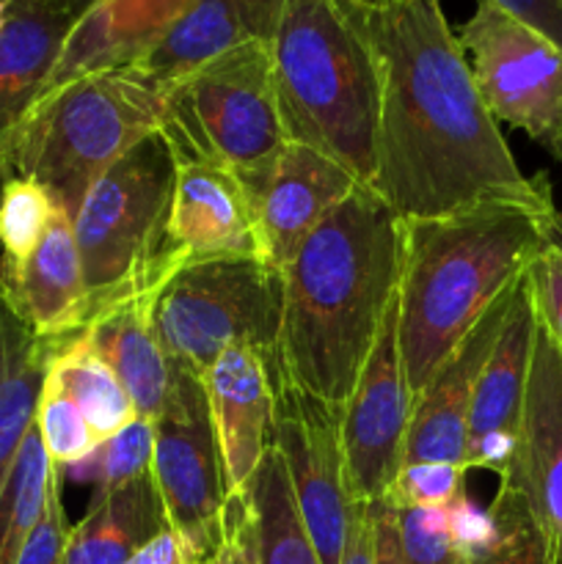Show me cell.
I'll return each instance as SVG.
<instances>
[{
    "label": "cell",
    "mask_w": 562,
    "mask_h": 564,
    "mask_svg": "<svg viewBox=\"0 0 562 564\" xmlns=\"http://www.w3.org/2000/svg\"><path fill=\"white\" fill-rule=\"evenodd\" d=\"M36 430L42 435L50 463L58 468L75 466L83 457L94 455L99 449L97 438H94L80 408L47 375H44L42 394H39Z\"/></svg>",
    "instance_id": "cell-31"
},
{
    "label": "cell",
    "mask_w": 562,
    "mask_h": 564,
    "mask_svg": "<svg viewBox=\"0 0 562 564\" xmlns=\"http://www.w3.org/2000/svg\"><path fill=\"white\" fill-rule=\"evenodd\" d=\"M154 427L152 419L136 416L125 430L99 446V477L97 494L121 488L132 479L152 471Z\"/></svg>",
    "instance_id": "cell-33"
},
{
    "label": "cell",
    "mask_w": 562,
    "mask_h": 564,
    "mask_svg": "<svg viewBox=\"0 0 562 564\" xmlns=\"http://www.w3.org/2000/svg\"><path fill=\"white\" fill-rule=\"evenodd\" d=\"M66 534H69V523H66L64 501H61V468L53 466L47 485V505H44L42 518L22 545L14 564H61L64 562Z\"/></svg>",
    "instance_id": "cell-36"
},
{
    "label": "cell",
    "mask_w": 562,
    "mask_h": 564,
    "mask_svg": "<svg viewBox=\"0 0 562 564\" xmlns=\"http://www.w3.org/2000/svg\"><path fill=\"white\" fill-rule=\"evenodd\" d=\"M554 240H562V215L521 204L406 220L397 336L413 400L490 303Z\"/></svg>",
    "instance_id": "cell-3"
},
{
    "label": "cell",
    "mask_w": 562,
    "mask_h": 564,
    "mask_svg": "<svg viewBox=\"0 0 562 564\" xmlns=\"http://www.w3.org/2000/svg\"><path fill=\"white\" fill-rule=\"evenodd\" d=\"M457 44L490 116L527 132L562 165V50L494 0H479Z\"/></svg>",
    "instance_id": "cell-10"
},
{
    "label": "cell",
    "mask_w": 562,
    "mask_h": 564,
    "mask_svg": "<svg viewBox=\"0 0 562 564\" xmlns=\"http://www.w3.org/2000/svg\"><path fill=\"white\" fill-rule=\"evenodd\" d=\"M466 468L455 463H406L397 471L386 499L395 507L433 510L450 507L466 490Z\"/></svg>",
    "instance_id": "cell-32"
},
{
    "label": "cell",
    "mask_w": 562,
    "mask_h": 564,
    "mask_svg": "<svg viewBox=\"0 0 562 564\" xmlns=\"http://www.w3.org/2000/svg\"><path fill=\"white\" fill-rule=\"evenodd\" d=\"M406 220L369 185L336 204L281 270L270 378L345 408L402 275Z\"/></svg>",
    "instance_id": "cell-2"
},
{
    "label": "cell",
    "mask_w": 562,
    "mask_h": 564,
    "mask_svg": "<svg viewBox=\"0 0 562 564\" xmlns=\"http://www.w3.org/2000/svg\"><path fill=\"white\" fill-rule=\"evenodd\" d=\"M446 510H450L452 543L461 551L463 562L474 560V556L483 554V551L494 543V518H490L488 510H479V505L468 499L466 490H463Z\"/></svg>",
    "instance_id": "cell-37"
},
{
    "label": "cell",
    "mask_w": 562,
    "mask_h": 564,
    "mask_svg": "<svg viewBox=\"0 0 562 564\" xmlns=\"http://www.w3.org/2000/svg\"><path fill=\"white\" fill-rule=\"evenodd\" d=\"M496 538L483 554L463 564H545V545L521 488L499 477V490L490 505Z\"/></svg>",
    "instance_id": "cell-30"
},
{
    "label": "cell",
    "mask_w": 562,
    "mask_h": 564,
    "mask_svg": "<svg viewBox=\"0 0 562 564\" xmlns=\"http://www.w3.org/2000/svg\"><path fill=\"white\" fill-rule=\"evenodd\" d=\"M75 22L44 0H9L0 31V149L36 105Z\"/></svg>",
    "instance_id": "cell-21"
},
{
    "label": "cell",
    "mask_w": 562,
    "mask_h": 564,
    "mask_svg": "<svg viewBox=\"0 0 562 564\" xmlns=\"http://www.w3.org/2000/svg\"><path fill=\"white\" fill-rule=\"evenodd\" d=\"M191 6L193 0H97L72 25L39 99L77 77L136 66L169 36Z\"/></svg>",
    "instance_id": "cell-17"
},
{
    "label": "cell",
    "mask_w": 562,
    "mask_h": 564,
    "mask_svg": "<svg viewBox=\"0 0 562 564\" xmlns=\"http://www.w3.org/2000/svg\"><path fill=\"white\" fill-rule=\"evenodd\" d=\"M251 510L257 564H323L295 507L284 460L273 444L242 490Z\"/></svg>",
    "instance_id": "cell-26"
},
{
    "label": "cell",
    "mask_w": 562,
    "mask_h": 564,
    "mask_svg": "<svg viewBox=\"0 0 562 564\" xmlns=\"http://www.w3.org/2000/svg\"><path fill=\"white\" fill-rule=\"evenodd\" d=\"M0 290H3V281H0Z\"/></svg>",
    "instance_id": "cell-46"
},
{
    "label": "cell",
    "mask_w": 562,
    "mask_h": 564,
    "mask_svg": "<svg viewBox=\"0 0 562 564\" xmlns=\"http://www.w3.org/2000/svg\"><path fill=\"white\" fill-rule=\"evenodd\" d=\"M397 523H400L406 564H463L461 551L452 543L446 507H433V510L397 507Z\"/></svg>",
    "instance_id": "cell-34"
},
{
    "label": "cell",
    "mask_w": 562,
    "mask_h": 564,
    "mask_svg": "<svg viewBox=\"0 0 562 564\" xmlns=\"http://www.w3.org/2000/svg\"><path fill=\"white\" fill-rule=\"evenodd\" d=\"M534 328H538V314H534L529 279L523 273L499 339L474 389L472 411H468V441L496 433V430L518 433L529 364H532Z\"/></svg>",
    "instance_id": "cell-24"
},
{
    "label": "cell",
    "mask_w": 562,
    "mask_h": 564,
    "mask_svg": "<svg viewBox=\"0 0 562 564\" xmlns=\"http://www.w3.org/2000/svg\"><path fill=\"white\" fill-rule=\"evenodd\" d=\"M152 479L165 521L191 562L224 551L231 490L202 375L171 364L165 400L152 419Z\"/></svg>",
    "instance_id": "cell-9"
},
{
    "label": "cell",
    "mask_w": 562,
    "mask_h": 564,
    "mask_svg": "<svg viewBox=\"0 0 562 564\" xmlns=\"http://www.w3.org/2000/svg\"><path fill=\"white\" fill-rule=\"evenodd\" d=\"M339 564H375L372 518H369V505H356V510H353L350 532H347L345 551H342Z\"/></svg>",
    "instance_id": "cell-41"
},
{
    "label": "cell",
    "mask_w": 562,
    "mask_h": 564,
    "mask_svg": "<svg viewBox=\"0 0 562 564\" xmlns=\"http://www.w3.org/2000/svg\"><path fill=\"white\" fill-rule=\"evenodd\" d=\"M165 529L171 527L149 471L94 496L91 510L69 527L61 564H125Z\"/></svg>",
    "instance_id": "cell-23"
},
{
    "label": "cell",
    "mask_w": 562,
    "mask_h": 564,
    "mask_svg": "<svg viewBox=\"0 0 562 564\" xmlns=\"http://www.w3.org/2000/svg\"><path fill=\"white\" fill-rule=\"evenodd\" d=\"M6 14H9V0H0V31H3Z\"/></svg>",
    "instance_id": "cell-45"
},
{
    "label": "cell",
    "mask_w": 562,
    "mask_h": 564,
    "mask_svg": "<svg viewBox=\"0 0 562 564\" xmlns=\"http://www.w3.org/2000/svg\"><path fill=\"white\" fill-rule=\"evenodd\" d=\"M47 378L55 380L58 389L80 408L99 446L138 416L121 380L105 358L91 350L83 334L58 345L50 358Z\"/></svg>",
    "instance_id": "cell-27"
},
{
    "label": "cell",
    "mask_w": 562,
    "mask_h": 564,
    "mask_svg": "<svg viewBox=\"0 0 562 564\" xmlns=\"http://www.w3.org/2000/svg\"><path fill=\"white\" fill-rule=\"evenodd\" d=\"M494 3L562 50V0H494Z\"/></svg>",
    "instance_id": "cell-38"
},
{
    "label": "cell",
    "mask_w": 562,
    "mask_h": 564,
    "mask_svg": "<svg viewBox=\"0 0 562 564\" xmlns=\"http://www.w3.org/2000/svg\"><path fill=\"white\" fill-rule=\"evenodd\" d=\"M163 94L141 72H97L39 99L0 149V176H25L75 218L94 182L160 130Z\"/></svg>",
    "instance_id": "cell-5"
},
{
    "label": "cell",
    "mask_w": 562,
    "mask_h": 564,
    "mask_svg": "<svg viewBox=\"0 0 562 564\" xmlns=\"http://www.w3.org/2000/svg\"><path fill=\"white\" fill-rule=\"evenodd\" d=\"M284 0H193L169 36L132 69L160 88L246 42H273Z\"/></svg>",
    "instance_id": "cell-20"
},
{
    "label": "cell",
    "mask_w": 562,
    "mask_h": 564,
    "mask_svg": "<svg viewBox=\"0 0 562 564\" xmlns=\"http://www.w3.org/2000/svg\"><path fill=\"white\" fill-rule=\"evenodd\" d=\"M50 463L36 422L17 449L0 488V564H14L47 505Z\"/></svg>",
    "instance_id": "cell-28"
},
{
    "label": "cell",
    "mask_w": 562,
    "mask_h": 564,
    "mask_svg": "<svg viewBox=\"0 0 562 564\" xmlns=\"http://www.w3.org/2000/svg\"><path fill=\"white\" fill-rule=\"evenodd\" d=\"M160 135L176 160L213 163L235 174L257 207L287 143L270 44L246 42L169 83Z\"/></svg>",
    "instance_id": "cell-7"
},
{
    "label": "cell",
    "mask_w": 562,
    "mask_h": 564,
    "mask_svg": "<svg viewBox=\"0 0 562 564\" xmlns=\"http://www.w3.org/2000/svg\"><path fill=\"white\" fill-rule=\"evenodd\" d=\"M176 158L152 132L91 185L75 224L91 319L130 297L160 292L185 262L171 248Z\"/></svg>",
    "instance_id": "cell-6"
},
{
    "label": "cell",
    "mask_w": 562,
    "mask_h": 564,
    "mask_svg": "<svg viewBox=\"0 0 562 564\" xmlns=\"http://www.w3.org/2000/svg\"><path fill=\"white\" fill-rule=\"evenodd\" d=\"M58 345L64 341H47L33 334L0 290V488L22 438L36 422L44 375Z\"/></svg>",
    "instance_id": "cell-25"
},
{
    "label": "cell",
    "mask_w": 562,
    "mask_h": 564,
    "mask_svg": "<svg viewBox=\"0 0 562 564\" xmlns=\"http://www.w3.org/2000/svg\"><path fill=\"white\" fill-rule=\"evenodd\" d=\"M47 6H53V9L64 11L66 17H72V20H80L83 14H86L88 9H91L97 0H44Z\"/></svg>",
    "instance_id": "cell-43"
},
{
    "label": "cell",
    "mask_w": 562,
    "mask_h": 564,
    "mask_svg": "<svg viewBox=\"0 0 562 564\" xmlns=\"http://www.w3.org/2000/svg\"><path fill=\"white\" fill-rule=\"evenodd\" d=\"M152 325L165 358L202 378L229 347H251L270 364L281 273L262 257L191 259L160 290Z\"/></svg>",
    "instance_id": "cell-8"
},
{
    "label": "cell",
    "mask_w": 562,
    "mask_h": 564,
    "mask_svg": "<svg viewBox=\"0 0 562 564\" xmlns=\"http://www.w3.org/2000/svg\"><path fill=\"white\" fill-rule=\"evenodd\" d=\"M361 182L325 154L287 141L257 204L262 259L284 270L325 215L345 202Z\"/></svg>",
    "instance_id": "cell-15"
},
{
    "label": "cell",
    "mask_w": 562,
    "mask_h": 564,
    "mask_svg": "<svg viewBox=\"0 0 562 564\" xmlns=\"http://www.w3.org/2000/svg\"><path fill=\"white\" fill-rule=\"evenodd\" d=\"M413 394L397 336V297L383 319L350 400L342 408V449L353 501L372 505L386 499L406 460Z\"/></svg>",
    "instance_id": "cell-12"
},
{
    "label": "cell",
    "mask_w": 562,
    "mask_h": 564,
    "mask_svg": "<svg viewBox=\"0 0 562 564\" xmlns=\"http://www.w3.org/2000/svg\"><path fill=\"white\" fill-rule=\"evenodd\" d=\"M187 564H226V545H224V551H220V554L207 556V560H198V562H187Z\"/></svg>",
    "instance_id": "cell-44"
},
{
    "label": "cell",
    "mask_w": 562,
    "mask_h": 564,
    "mask_svg": "<svg viewBox=\"0 0 562 564\" xmlns=\"http://www.w3.org/2000/svg\"><path fill=\"white\" fill-rule=\"evenodd\" d=\"M3 292L42 339L69 341L88 328L91 308L75 224L58 202L39 248L20 273L3 279Z\"/></svg>",
    "instance_id": "cell-19"
},
{
    "label": "cell",
    "mask_w": 562,
    "mask_h": 564,
    "mask_svg": "<svg viewBox=\"0 0 562 564\" xmlns=\"http://www.w3.org/2000/svg\"><path fill=\"white\" fill-rule=\"evenodd\" d=\"M380 77L372 191L402 220L479 204L556 209L543 176H523L485 108L439 0H342Z\"/></svg>",
    "instance_id": "cell-1"
},
{
    "label": "cell",
    "mask_w": 562,
    "mask_h": 564,
    "mask_svg": "<svg viewBox=\"0 0 562 564\" xmlns=\"http://www.w3.org/2000/svg\"><path fill=\"white\" fill-rule=\"evenodd\" d=\"M501 477L521 488L543 538L545 564H562V350L540 323L534 328L516 457Z\"/></svg>",
    "instance_id": "cell-13"
},
{
    "label": "cell",
    "mask_w": 562,
    "mask_h": 564,
    "mask_svg": "<svg viewBox=\"0 0 562 564\" xmlns=\"http://www.w3.org/2000/svg\"><path fill=\"white\" fill-rule=\"evenodd\" d=\"M187 562L191 560H187L182 540L176 538L171 529H165V532H160L158 538L149 540L141 551H136V554H132L125 564H187Z\"/></svg>",
    "instance_id": "cell-42"
},
{
    "label": "cell",
    "mask_w": 562,
    "mask_h": 564,
    "mask_svg": "<svg viewBox=\"0 0 562 564\" xmlns=\"http://www.w3.org/2000/svg\"><path fill=\"white\" fill-rule=\"evenodd\" d=\"M169 237L185 259L262 257L253 198L235 174L213 163L176 160Z\"/></svg>",
    "instance_id": "cell-16"
},
{
    "label": "cell",
    "mask_w": 562,
    "mask_h": 564,
    "mask_svg": "<svg viewBox=\"0 0 562 564\" xmlns=\"http://www.w3.org/2000/svg\"><path fill=\"white\" fill-rule=\"evenodd\" d=\"M209 413L231 494H242L262 463L273 430V380L251 347H229L204 372Z\"/></svg>",
    "instance_id": "cell-18"
},
{
    "label": "cell",
    "mask_w": 562,
    "mask_h": 564,
    "mask_svg": "<svg viewBox=\"0 0 562 564\" xmlns=\"http://www.w3.org/2000/svg\"><path fill=\"white\" fill-rule=\"evenodd\" d=\"M369 518H372L375 564H406V560H402L397 507L389 499H378L369 505Z\"/></svg>",
    "instance_id": "cell-40"
},
{
    "label": "cell",
    "mask_w": 562,
    "mask_h": 564,
    "mask_svg": "<svg viewBox=\"0 0 562 564\" xmlns=\"http://www.w3.org/2000/svg\"><path fill=\"white\" fill-rule=\"evenodd\" d=\"M538 323L562 350V240L549 242L527 268Z\"/></svg>",
    "instance_id": "cell-35"
},
{
    "label": "cell",
    "mask_w": 562,
    "mask_h": 564,
    "mask_svg": "<svg viewBox=\"0 0 562 564\" xmlns=\"http://www.w3.org/2000/svg\"><path fill=\"white\" fill-rule=\"evenodd\" d=\"M55 198L25 176H3L0 185V281L25 268L53 218Z\"/></svg>",
    "instance_id": "cell-29"
},
{
    "label": "cell",
    "mask_w": 562,
    "mask_h": 564,
    "mask_svg": "<svg viewBox=\"0 0 562 564\" xmlns=\"http://www.w3.org/2000/svg\"><path fill=\"white\" fill-rule=\"evenodd\" d=\"M284 138L325 154L372 187L380 77L372 47L342 0H284L270 42Z\"/></svg>",
    "instance_id": "cell-4"
},
{
    "label": "cell",
    "mask_w": 562,
    "mask_h": 564,
    "mask_svg": "<svg viewBox=\"0 0 562 564\" xmlns=\"http://www.w3.org/2000/svg\"><path fill=\"white\" fill-rule=\"evenodd\" d=\"M521 279L523 275H518L501 292V297L490 303L488 312L452 347V352L435 369L422 394L413 400L402 466L406 463H455V466L466 463L468 411H472L474 389H477L479 372L499 339Z\"/></svg>",
    "instance_id": "cell-14"
},
{
    "label": "cell",
    "mask_w": 562,
    "mask_h": 564,
    "mask_svg": "<svg viewBox=\"0 0 562 564\" xmlns=\"http://www.w3.org/2000/svg\"><path fill=\"white\" fill-rule=\"evenodd\" d=\"M516 446L518 433H510V430L479 435L466 444V463L463 466H466V471L468 468H485V471H494L501 477L516 457Z\"/></svg>",
    "instance_id": "cell-39"
},
{
    "label": "cell",
    "mask_w": 562,
    "mask_h": 564,
    "mask_svg": "<svg viewBox=\"0 0 562 564\" xmlns=\"http://www.w3.org/2000/svg\"><path fill=\"white\" fill-rule=\"evenodd\" d=\"M158 295L160 292H147L105 308L83 330L91 350L114 369L143 419H154L171 383V361L152 325Z\"/></svg>",
    "instance_id": "cell-22"
},
{
    "label": "cell",
    "mask_w": 562,
    "mask_h": 564,
    "mask_svg": "<svg viewBox=\"0 0 562 564\" xmlns=\"http://www.w3.org/2000/svg\"><path fill=\"white\" fill-rule=\"evenodd\" d=\"M270 444L284 460L295 507L320 562L339 564L358 505L347 488L342 411L273 380Z\"/></svg>",
    "instance_id": "cell-11"
}]
</instances>
